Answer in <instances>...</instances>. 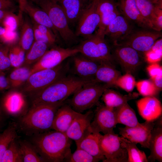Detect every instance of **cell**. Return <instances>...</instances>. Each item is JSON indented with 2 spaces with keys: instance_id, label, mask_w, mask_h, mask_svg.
<instances>
[{
  "instance_id": "cell-1",
  "label": "cell",
  "mask_w": 162,
  "mask_h": 162,
  "mask_svg": "<svg viewBox=\"0 0 162 162\" xmlns=\"http://www.w3.org/2000/svg\"><path fill=\"white\" fill-rule=\"evenodd\" d=\"M36 148L44 162H67L72 153L71 140L65 133L54 130L37 135Z\"/></svg>"
},
{
  "instance_id": "cell-2",
  "label": "cell",
  "mask_w": 162,
  "mask_h": 162,
  "mask_svg": "<svg viewBox=\"0 0 162 162\" xmlns=\"http://www.w3.org/2000/svg\"><path fill=\"white\" fill-rule=\"evenodd\" d=\"M94 81L83 79L75 75H66L35 94L32 106L64 103L80 88Z\"/></svg>"
},
{
  "instance_id": "cell-3",
  "label": "cell",
  "mask_w": 162,
  "mask_h": 162,
  "mask_svg": "<svg viewBox=\"0 0 162 162\" xmlns=\"http://www.w3.org/2000/svg\"><path fill=\"white\" fill-rule=\"evenodd\" d=\"M64 103L32 106L21 117L20 128L28 135H37L52 129L53 120L58 108Z\"/></svg>"
},
{
  "instance_id": "cell-4",
  "label": "cell",
  "mask_w": 162,
  "mask_h": 162,
  "mask_svg": "<svg viewBox=\"0 0 162 162\" xmlns=\"http://www.w3.org/2000/svg\"><path fill=\"white\" fill-rule=\"evenodd\" d=\"M107 85L96 82L83 85L74 94L69 101L70 106L76 112L82 113L98 104Z\"/></svg>"
},
{
  "instance_id": "cell-5",
  "label": "cell",
  "mask_w": 162,
  "mask_h": 162,
  "mask_svg": "<svg viewBox=\"0 0 162 162\" xmlns=\"http://www.w3.org/2000/svg\"><path fill=\"white\" fill-rule=\"evenodd\" d=\"M48 14L54 27L63 40L67 44L76 41V35L72 31L61 5L53 0H44L38 3Z\"/></svg>"
},
{
  "instance_id": "cell-6",
  "label": "cell",
  "mask_w": 162,
  "mask_h": 162,
  "mask_svg": "<svg viewBox=\"0 0 162 162\" xmlns=\"http://www.w3.org/2000/svg\"><path fill=\"white\" fill-rule=\"evenodd\" d=\"M68 67L67 65L61 64L54 68L33 73L25 83L23 91L36 94L66 75Z\"/></svg>"
},
{
  "instance_id": "cell-7",
  "label": "cell",
  "mask_w": 162,
  "mask_h": 162,
  "mask_svg": "<svg viewBox=\"0 0 162 162\" xmlns=\"http://www.w3.org/2000/svg\"><path fill=\"white\" fill-rule=\"evenodd\" d=\"M104 37L97 33L92 34L77 47L79 53L91 59L114 65L110 48Z\"/></svg>"
},
{
  "instance_id": "cell-8",
  "label": "cell",
  "mask_w": 162,
  "mask_h": 162,
  "mask_svg": "<svg viewBox=\"0 0 162 162\" xmlns=\"http://www.w3.org/2000/svg\"><path fill=\"white\" fill-rule=\"evenodd\" d=\"M162 33L150 29L144 28L132 32L119 44L129 46L140 52L150 50L157 40L162 37Z\"/></svg>"
},
{
  "instance_id": "cell-9",
  "label": "cell",
  "mask_w": 162,
  "mask_h": 162,
  "mask_svg": "<svg viewBox=\"0 0 162 162\" xmlns=\"http://www.w3.org/2000/svg\"><path fill=\"white\" fill-rule=\"evenodd\" d=\"M100 146L105 158L103 162H127V151L122 146L120 136L114 132L102 135Z\"/></svg>"
},
{
  "instance_id": "cell-10",
  "label": "cell",
  "mask_w": 162,
  "mask_h": 162,
  "mask_svg": "<svg viewBox=\"0 0 162 162\" xmlns=\"http://www.w3.org/2000/svg\"><path fill=\"white\" fill-rule=\"evenodd\" d=\"M79 53L77 47L73 48L55 47L47 50L30 69V75L40 70L54 68L64 60Z\"/></svg>"
},
{
  "instance_id": "cell-11",
  "label": "cell",
  "mask_w": 162,
  "mask_h": 162,
  "mask_svg": "<svg viewBox=\"0 0 162 162\" xmlns=\"http://www.w3.org/2000/svg\"><path fill=\"white\" fill-rule=\"evenodd\" d=\"M111 54L114 60L120 64L126 73H134L142 63L141 57L137 51L127 45H113Z\"/></svg>"
},
{
  "instance_id": "cell-12",
  "label": "cell",
  "mask_w": 162,
  "mask_h": 162,
  "mask_svg": "<svg viewBox=\"0 0 162 162\" xmlns=\"http://www.w3.org/2000/svg\"><path fill=\"white\" fill-rule=\"evenodd\" d=\"M93 118L91 123L93 131L101 132L104 134L114 132L113 129L117 124L115 109L100 105L97 107Z\"/></svg>"
},
{
  "instance_id": "cell-13",
  "label": "cell",
  "mask_w": 162,
  "mask_h": 162,
  "mask_svg": "<svg viewBox=\"0 0 162 162\" xmlns=\"http://www.w3.org/2000/svg\"><path fill=\"white\" fill-rule=\"evenodd\" d=\"M155 121H146L143 123H139L135 127L119 128V134L130 141L136 144L139 143L141 147L148 149L151 132Z\"/></svg>"
},
{
  "instance_id": "cell-14",
  "label": "cell",
  "mask_w": 162,
  "mask_h": 162,
  "mask_svg": "<svg viewBox=\"0 0 162 162\" xmlns=\"http://www.w3.org/2000/svg\"><path fill=\"white\" fill-rule=\"evenodd\" d=\"M96 0H92L84 8L78 21L75 34L89 37L99 24L100 16L96 9Z\"/></svg>"
},
{
  "instance_id": "cell-15",
  "label": "cell",
  "mask_w": 162,
  "mask_h": 162,
  "mask_svg": "<svg viewBox=\"0 0 162 162\" xmlns=\"http://www.w3.org/2000/svg\"><path fill=\"white\" fill-rule=\"evenodd\" d=\"M2 110L6 116L21 117L28 111L26 100L24 94L16 91L9 92L0 101Z\"/></svg>"
},
{
  "instance_id": "cell-16",
  "label": "cell",
  "mask_w": 162,
  "mask_h": 162,
  "mask_svg": "<svg viewBox=\"0 0 162 162\" xmlns=\"http://www.w3.org/2000/svg\"><path fill=\"white\" fill-rule=\"evenodd\" d=\"M129 21L120 13L106 27L105 36L109 37L113 45L119 44L134 30Z\"/></svg>"
},
{
  "instance_id": "cell-17",
  "label": "cell",
  "mask_w": 162,
  "mask_h": 162,
  "mask_svg": "<svg viewBox=\"0 0 162 162\" xmlns=\"http://www.w3.org/2000/svg\"><path fill=\"white\" fill-rule=\"evenodd\" d=\"M94 114L91 111L84 114L81 113L74 119L65 133L67 137L74 140L76 144L92 131L91 127V123Z\"/></svg>"
},
{
  "instance_id": "cell-18",
  "label": "cell",
  "mask_w": 162,
  "mask_h": 162,
  "mask_svg": "<svg viewBox=\"0 0 162 162\" xmlns=\"http://www.w3.org/2000/svg\"><path fill=\"white\" fill-rule=\"evenodd\" d=\"M73 72L81 78L94 80L95 74L101 62L89 59L81 54L73 56Z\"/></svg>"
},
{
  "instance_id": "cell-19",
  "label": "cell",
  "mask_w": 162,
  "mask_h": 162,
  "mask_svg": "<svg viewBox=\"0 0 162 162\" xmlns=\"http://www.w3.org/2000/svg\"><path fill=\"white\" fill-rule=\"evenodd\" d=\"M136 106L141 117L146 121H155L162 116V106L155 96H146L136 102Z\"/></svg>"
},
{
  "instance_id": "cell-20",
  "label": "cell",
  "mask_w": 162,
  "mask_h": 162,
  "mask_svg": "<svg viewBox=\"0 0 162 162\" xmlns=\"http://www.w3.org/2000/svg\"><path fill=\"white\" fill-rule=\"evenodd\" d=\"M80 113L74 110L69 105L63 104L56 113L52 129L65 133Z\"/></svg>"
},
{
  "instance_id": "cell-21",
  "label": "cell",
  "mask_w": 162,
  "mask_h": 162,
  "mask_svg": "<svg viewBox=\"0 0 162 162\" xmlns=\"http://www.w3.org/2000/svg\"><path fill=\"white\" fill-rule=\"evenodd\" d=\"M148 149L150 153L147 158L148 161L157 160L162 162V116L155 121V124L151 132Z\"/></svg>"
},
{
  "instance_id": "cell-22",
  "label": "cell",
  "mask_w": 162,
  "mask_h": 162,
  "mask_svg": "<svg viewBox=\"0 0 162 162\" xmlns=\"http://www.w3.org/2000/svg\"><path fill=\"white\" fill-rule=\"evenodd\" d=\"M102 136L100 133L92 131L76 144V148L84 150L103 162L105 158L101 152L100 146V141Z\"/></svg>"
},
{
  "instance_id": "cell-23",
  "label": "cell",
  "mask_w": 162,
  "mask_h": 162,
  "mask_svg": "<svg viewBox=\"0 0 162 162\" xmlns=\"http://www.w3.org/2000/svg\"><path fill=\"white\" fill-rule=\"evenodd\" d=\"M118 6L122 14L129 21L144 28L151 29L141 15L135 0H119Z\"/></svg>"
},
{
  "instance_id": "cell-24",
  "label": "cell",
  "mask_w": 162,
  "mask_h": 162,
  "mask_svg": "<svg viewBox=\"0 0 162 162\" xmlns=\"http://www.w3.org/2000/svg\"><path fill=\"white\" fill-rule=\"evenodd\" d=\"M137 7L149 28L154 30L156 20L162 12V7L155 5L148 0H135Z\"/></svg>"
},
{
  "instance_id": "cell-25",
  "label": "cell",
  "mask_w": 162,
  "mask_h": 162,
  "mask_svg": "<svg viewBox=\"0 0 162 162\" xmlns=\"http://www.w3.org/2000/svg\"><path fill=\"white\" fill-rule=\"evenodd\" d=\"M121 76L120 72L112 64L101 62L95 74L94 80L107 85L110 87L115 85L117 79Z\"/></svg>"
},
{
  "instance_id": "cell-26",
  "label": "cell",
  "mask_w": 162,
  "mask_h": 162,
  "mask_svg": "<svg viewBox=\"0 0 162 162\" xmlns=\"http://www.w3.org/2000/svg\"><path fill=\"white\" fill-rule=\"evenodd\" d=\"M138 94L136 93L129 94L123 95L114 90L106 88L101 96V99L106 106L112 108L116 109L129 101L137 98Z\"/></svg>"
},
{
  "instance_id": "cell-27",
  "label": "cell",
  "mask_w": 162,
  "mask_h": 162,
  "mask_svg": "<svg viewBox=\"0 0 162 162\" xmlns=\"http://www.w3.org/2000/svg\"><path fill=\"white\" fill-rule=\"evenodd\" d=\"M69 24L77 22L84 8L82 0H64L59 3Z\"/></svg>"
},
{
  "instance_id": "cell-28",
  "label": "cell",
  "mask_w": 162,
  "mask_h": 162,
  "mask_svg": "<svg viewBox=\"0 0 162 162\" xmlns=\"http://www.w3.org/2000/svg\"><path fill=\"white\" fill-rule=\"evenodd\" d=\"M24 12L32 19L33 22L50 28L57 36L58 34L52 25L47 13L42 9L35 7L28 2L25 6Z\"/></svg>"
},
{
  "instance_id": "cell-29",
  "label": "cell",
  "mask_w": 162,
  "mask_h": 162,
  "mask_svg": "<svg viewBox=\"0 0 162 162\" xmlns=\"http://www.w3.org/2000/svg\"><path fill=\"white\" fill-rule=\"evenodd\" d=\"M117 124L134 127L139 123L135 112L128 103L115 109Z\"/></svg>"
},
{
  "instance_id": "cell-30",
  "label": "cell",
  "mask_w": 162,
  "mask_h": 162,
  "mask_svg": "<svg viewBox=\"0 0 162 162\" xmlns=\"http://www.w3.org/2000/svg\"><path fill=\"white\" fill-rule=\"evenodd\" d=\"M120 140L122 146L127 151V162H148L145 152L140 150L136 144L122 136H120Z\"/></svg>"
},
{
  "instance_id": "cell-31",
  "label": "cell",
  "mask_w": 162,
  "mask_h": 162,
  "mask_svg": "<svg viewBox=\"0 0 162 162\" xmlns=\"http://www.w3.org/2000/svg\"><path fill=\"white\" fill-rule=\"evenodd\" d=\"M18 43L25 52L30 49L34 42L33 25L27 19L22 20Z\"/></svg>"
},
{
  "instance_id": "cell-32",
  "label": "cell",
  "mask_w": 162,
  "mask_h": 162,
  "mask_svg": "<svg viewBox=\"0 0 162 162\" xmlns=\"http://www.w3.org/2000/svg\"><path fill=\"white\" fill-rule=\"evenodd\" d=\"M48 46L43 42L34 41L26 55L25 63L28 65L36 62L47 50Z\"/></svg>"
},
{
  "instance_id": "cell-33",
  "label": "cell",
  "mask_w": 162,
  "mask_h": 162,
  "mask_svg": "<svg viewBox=\"0 0 162 162\" xmlns=\"http://www.w3.org/2000/svg\"><path fill=\"white\" fill-rule=\"evenodd\" d=\"M18 144L23 162H44L36 148L30 143L23 141Z\"/></svg>"
},
{
  "instance_id": "cell-34",
  "label": "cell",
  "mask_w": 162,
  "mask_h": 162,
  "mask_svg": "<svg viewBox=\"0 0 162 162\" xmlns=\"http://www.w3.org/2000/svg\"><path fill=\"white\" fill-rule=\"evenodd\" d=\"M30 69L26 67L16 68L8 78L10 86L18 87L25 83L30 75Z\"/></svg>"
},
{
  "instance_id": "cell-35",
  "label": "cell",
  "mask_w": 162,
  "mask_h": 162,
  "mask_svg": "<svg viewBox=\"0 0 162 162\" xmlns=\"http://www.w3.org/2000/svg\"><path fill=\"white\" fill-rule=\"evenodd\" d=\"M17 136L16 129L13 125L8 126L2 133H0V162L10 142L16 139Z\"/></svg>"
},
{
  "instance_id": "cell-36",
  "label": "cell",
  "mask_w": 162,
  "mask_h": 162,
  "mask_svg": "<svg viewBox=\"0 0 162 162\" xmlns=\"http://www.w3.org/2000/svg\"><path fill=\"white\" fill-rule=\"evenodd\" d=\"M19 144L16 139L9 145L2 157L1 162H22Z\"/></svg>"
},
{
  "instance_id": "cell-37",
  "label": "cell",
  "mask_w": 162,
  "mask_h": 162,
  "mask_svg": "<svg viewBox=\"0 0 162 162\" xmlns=\"http://www.w3.org/2000/svg\"><path fill=\"white\" fill-rule=\"evenodd\" d=\"M25 52L18 43L10 46L9 55L11 67L17 68L24 62Z\"/></svg>"
},
{
  "instance_id": "cell-38",
  "label": "cell",
  "mask_w": 162,
  "mask_h": 162,
  "mask_svg": "<svg viewBox=\"0 0 162 162\" xmlns=\"http://www.w3.org/2000/svg\"><path fill=\"white\" fill-rule=\"evenodd\" d=\"M135 86L139 94L144 97H155L159 91L152 81L148 80L139 81Z\"/></svg>"
},
{
  "instance_id": "cell-39",
  "label": "cell",
  "mask_w": 162,
  "mask_h": 162,
  "mask_svg": "<svg viewBox=\"0 0 162 162\" xmlns=\"http://www.w3.org/2000/svg\"><path fill=\"white\" fill-rule=\"evenodd\" d=\"M100 160L90 154L84 150L76 148L72 153L67 162H97Z\"/></svg>"
},
{
  "instance_id": "cell-40",
  "label": "cell",
  "mask_w": 162,
  "mask_h": 162,
  "mask_svg": "<svg viewBox=\"0 0 162 162\" xmlns=\"http://www.w3.org/2000/svg\"><path fill=\"white\" fill-rule=\"evenodd\" d=\"M136 82L132 74L126 73L120 76L116 81L115 85L116 86L127 92H132L136 85Z\"/></svg>"
},
{
  "instance_id": "cell-41",
  "label": "cell",
  "mask_w": 162,
  "mask_h": 162,
  "mask_svg": "<svg viewBox=\"0 0 162 162\" xmlns=\"http://www.w3.org/2000/svg\"><path fill=\"white\" fill-rule=\"evenodd\" d=\"M10 46L4 43L0 46V72L4 73L11 67L9 55Z\"/></svg>"
},
{
  "instance_id": "cell-42",
  "label": "cell",
  "mask_w": 162,
  "mask_h": 162,
  "mask_svg": "<svg viewBox=\"0 0 162 162\" xmlns=\"http://www.w3.org/2000/svg\"><path fill=\"white\" fill-rule=\"evenodd\" d=\"M120 14L118 10L105 13L101 15L100 20L96 33L104 35L105 30L110 23Z\"/></svg>"
},
{
  "instance_id": "cell-43",
  "label": "cell",
  "mask_w": 162,
  "mask_h": 162,
  "mask_svg": "<svg viewBox=\"0 0 162 162\" xmlns=\"http://www.w3.org/2000/svg\"><path fill=\"white\" fill-rule=\"evenodd\" d=\"M22 13L19 12L18 15L13 13L8 16L2 23L7 29L13 31H16L21 25L22 21Z\"/></svg>"
},
{
  "instance_id": "cell-44",
  "label": "cell",
  "mask_w": 162,
  "mask_h": 162,
  "mask_svg": "<svg viewBox=\"0 0 162 162\" xmlns=\"http://www.w3.org/2000/svg\"><path fill=\"white\" fill-rule=\"evenodd\" d=\"M96 9L100 16L118 10L113 0H96Z\"/></svg>"
},
{
  "instance_id": "cell-45",
  "label": "cell",
  "mask_w": 162,
  "mask_h": 162,
  "mask_svg": "<svg viewBox=\"0 0 162 162\" xmlns=\"http://www.w3.org/2000/svg\"><path fill=\"white\" fill-rule=\"evenodd\" d=\"M19 36L16 31H13L6 29V31L1 40L2 43L9 45H14L19 42Z\"/></svg>"
},
{
  "instance_id": "cell-46",
  "label": "cell",
  "mask_w": 162,
  "mask_h": 162,
  "mask_svg": "<svg viewBox=\"0 0 162 162\" xmlns=\"http://www.w3.org/2000/svg\"><path fill=\"white\" fill-rule=\"evenodd\" d=\"M34 33V41L43 42L49 46L54 43L47 36L41 32L35 26L32 24Z\"/></svg>"
},
{
  "instance_id": "cell-47",
  "label": "cell",
  "mask_w": 162,
  "mask_h": 162,
  "mask_svg": "<svg viewBox=\"0 0 162 162\" xmlns=\"http://www.w3.org/2000/svg\"><path fill=\"white\" fill-rule=\"evenodd\" d=\"M146 70L152 80L162 76V67L158 64L152 63L147 67Z\"/></svg>"
},
{
  "instance_id": "cell-48",
  "label": "cell",
  "mask_w": 162,
  "mask_h": 162,
  "mask_svg": "<svg viewBox=\"0 0 162 162\" xmlns=\"http://www.w3.org/2000/svg\"><path fill=\"white\" fill-rule=\"evenodd\" d=\"M147 61L151 63H156L161 60L162 52L151 49L145 53Z\"/></svg>"
},
{
  "instance_id": "cell-49",
  "label": "cell",
  "mask_w": 162,
  "mask_h": 162,
  "mask_svg": "<svg viewBox=\"0 0 162 162\" xmlns=\"http://www.w3.org/2000/svg\"><path fill=\"white\" fill-rule=\"evenodd\" d=\"M32 23L54 44L55 43L57 36L50 28L46 26L37 24L33 21Z\"/></svg>"
},
{
  "instance_id": "cell-50",
  "label": "cell",
  "mask_w": 162,
  "mask_h": 162,
  "mask_svg": "<svg viewBox=\"0 0 162 162\" xmlns=\"http://www.w3.org/2000/svg\"><path fill=\"white\" fill-rule=\"evenodd\" d=\"M10 87L9 80L4 73L0 72V92L8 89Z\"/></svg>"
},
{
  "instance_id": "cell-51",
  "label": "cell",
  "mask_w": 162,
  "mask_h": 162,
  "mask_svg": "<svg viewBox=\"0 0 162 162\" xmlns=\"http://www.w3.org/2000/svg\"><path fill=\"white\" fill-rule=\"evenodd\" d=\"M15 4L13 0H0V10H14Z\"/></svg>"
},
{
  "instance_id": "cell-52",
  "label": "cell",
  "mask_w": 162,
  "mask_h": 162,
  "mask_svg": "<svg viewBox=\"0 0 162 162\" xmlns=\"http://www.w3.org/2000/svg\"><path fill=\"white\" fill-rule=\"evenodd\" d=\"M152 80L158 90L161 91L162 88V76L156 77Z\"/></svg>"
},
{
  "instance_id": "cell-53",
  "label": "cell",
  "mask_w": 162,
  "mask_h": 162,
  "mask_svg": "<svg viewBox=\"0 0 162 162\" xmlns=\"http://www.w3.org/2000/svg\"><path fill=\"white\" fill-rule=\"evenodd\" d=\"M13 10H0V24L2 23L8 16L13 13Z\"/></svg>"
},
{
  "instance_id": "cell-54",
  "label": "cell",
  "mask_w": 162,
  "mask_h": 162,
  "mask_svg": "<svg viewBox=\"0 0 162 162\" xmlns=\"http://www.w3.org/2000/svg\"><path fill=\"white\" fill-rule=\"evenodd\" d=\"M6 116L2 110L0 103V128L3 125Z\"/></svg>"
},
{
  "instance_id": "cell-55",
  "label": "cell",
  "mask_w": 162,
  "mask_h": 162,
  "mask_svg": "<svg viewBox=\"0 0 162 162\" xmlns=\"http://www.w3.org/2000/svg\"><path fill=\"white\" fill-rule=\"evenodd\" d=\"M19 12L23 13L24 7L27 2V0H19Z\"/></svg>"
},
{
  "instance_id": "cell-56",
  "label": "cell",
  "mask_w": 162,
  "mask_h": 162,
  "mask_svg": "<svg viewBox=\"0 0 162 162\" xmlns=\"http://www.w3.org/2000/svg\"><path fill=\"white\" fill-rule=\"evenodd\" d=\"M6 31V28L4 27L0 26V40H1Z\"/></svg>"
},
{
  "instance_id": "cell-57",
  "label": "cell",
  "mask_w": 162,
  "mask_h": 162,
  "mask_svg": "<svg viewBox=\"0 0 162 162\" xmlns=\"http://www.w3.org/2000/svg\"><path fill=\"white\" fill-rule=\"evenodd\" d=\"M154 4L162 7V0H148Z\"/></svg>"
},
{
  "instance_id": "cell-58",
  "label": "cell",
  "mask_w": 162,
  "mask_h": 162,
  "mask_svg": "<svg viewBox=\"0 0 162 162\" xmlns=\"http://www.w3.org/2000/svg\"><path fill=\"white\" fill-rule=\"evenodd\" d=\"M84 4L88 3L90 1H92V0H82Z\"/></svg>"
},
{
  "instance_id": "cell-59",
  "label": "cell",
  "mask_w": 162,
  "mask_h": 162,
  "mask_svg": "<svg viewBox=\"0 0 162 162\" xmlns=\"http://www.w3.org/2000/svg\"><path fill=\"white\" fill-rule=\"evenodd\" d=\"M32 0L38 4L39 3L43 1L44 0Z\"/></svg>"
},
{
  "instance_id": "cell-60",
  "label": "cell",
  "mask_w": 162,
  "mask_h": 162,
  "mask_svg": "<svg viewBox=\"0 0 162 162\" xmlns=\"http://www.w3.org/2000/svg\"><path fill=\"white\" fill-rule=\"evenodd\" d=\"M53 1H55V2H56L57 3H59L60 2L64 0H53Z\"/></svg>"
},
{
  "instance_id": "cell-61",
  "label": "cell",
  "mask_w": 162,
  "mask_h": 162,
  "mask_svg": "<svg viewBox=\"0 0 162 162\" xmlns=\"http://www.w3.org/2000/svg\"><path fill=\"white\" fill-rule=\"evenodd\" d=\"M2 43H0V46L1 45Z\"/></svg>"
}]
</instances>
